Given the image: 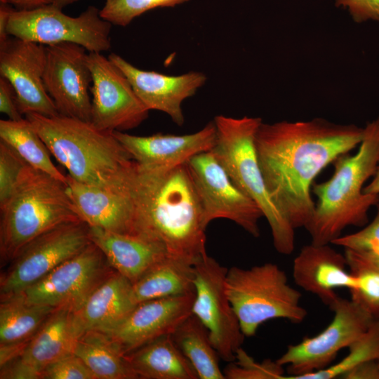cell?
<instances>
[{"instance_id":"14","label":"cell","mask_w":379,"mask_h":379,"mask_svg":"<svg viewBox=\"0 0 379 379\" xmlns=\"http://www.w3.org/2000/svg\"><path fill=\"white\" fill-rule=\"evenodd\" d=\"M87 60L92 75L91 123L108 132L138 127L149 110L124 73L101 53L88 52Z\"/></svg>"},{"instance_id":"15","label":"cell","mask_w":379,"mask_h":379,"mask_svg":"<svg viewBox=\"0 0 379 379\" xmlns=\"http://www.w3.org/2000/svg\"><path fill=\"white\" fill-rule=\"evenodd\" d=\"M45 48L44 84L59 114L91 122L92 75L86 50L71 42Z\"/></svg>"},{"instance_id":"24","label":"cell","mask_w":379,"mask_h":379,"mask_svg":"<svg viewBox=\"0 0 379 379\" xmlns=\"http://www.w3.org/2000/svg\"><path fill=\"white\" fill-rule=\"evenodd\" d=\"M132 283L114 271L88 298L74 314L81 335L89 331L106 332L137 305L132 300Z\"/></svg>"},{"instance_id":"30","label":"cell","mask_w":379,"mask_h":379,"mask_svg":"<svg viewBox=\"0 0 379 379\" xmlns=\"http://www.w3.org/2000/svg\"><path fill=\"white\" fill-rule=\"evenodd\" d=\"M0 138L29 166L67 183L66 175L53 164L48 147L28 119H1Z\"/></svg>"},{"instance_id":"27","label":"cell","mask_w":379,"mask_h":379,"mask_svg":"<svg viewBox=\"0 0 379 379\" xmlns=\"http://www.w3.org/2000/svg\"><path fill=\"white\" fill-rule=\"evenodd\" d=\"M195 292L194 265L170 255L159 261L132 284L135 305Z\"/></svg>"},{"instance_id":"19","label":"cell","mask_w":379,"mask_h":379,"mask_svg":"<svg viewBox=\"0 0 379 379\" xmlns=\"http://www.w3.org/2000/svg\"><path fill=\"white\" fill-rule=\"evenodd\" d=\"M108 58L124 73L136 95L149 110L167 114L178 126L185 122L181 107L182 102L194 95L206 81V75L199 72L166 75L140 69L114 53H110Z\"/></svg>"},{"instance_id":"11","label":"cell","mask_w":379,"mask_h":379,"mask_svg":"<svg viewBox=\"0 0 379 379\" xmlns=\"http://www.w3.org/2000/svg\"><path fill=\"white\" fill-rule=\"evenodd\" d=\"M186 166L201 204L206 228L211 221L224 218L255 237L260 236L261 210L236 186L211 150L194 156Z\"/></svg>"},{"instance_id":"32","label":"cell","mask_w":379,"mask_h":379,"mask_svg":"<svg viewBox=\"0 0 379 379\" xmlns=\"http://www.w3.org/2000/svg\"><path fill=\"white\" fill-rule=\"evenodd\" d=\"M190 0H105L100 16L112 25H128L134 18L159 7H175Z\"/></svg>"},{"instance_id":"10","label":"cell","mask_w":379,"mask_h":379,"mask_svg":"<svg viewBox=\"0 0 379 379\" xmlns=\"http://www.w3.org/2000/svg\"><path fill=\"white\" fill-rule=\"evenodd\" d=\"M91 243L83 220L60 224L28 243L1 276V297L20 293Z\"/></svg>"},{"instance_id":"29","label":"cell","mask_w":379,"mask_h":379,"mask_svg":"<svg viewBox=\"0 0 379 379\" xmlns=\"http://www.w3.org/2000/svg\"><path fill=\"white\" fill-rule=\"evenodd\" d=\"M171 336L196 370L199 379H225L220 368V358L204 324L192 313L173 331Z\"/></svg>"},{"instance_id":"45","label":"cell","mask_w":379,"mask_h":379,"mask_svg":"<svg viewBox=\"0 0 379 379\" xmlns=\"http://www.w3.org/2000/svg\"><path fill=\"white\" fill-rule=\"evenodd\" d=\"M77 1L78 0H51V4L55 7L62 9L64 7Z\"/></svg>"},{"instance_id":"37","label":"cell","mask_w":379,"mask_h":379,"mask_svg":"<svg viewBox=\"0 0 379 379\" xmlns=\"http://www.w3.org/2000/svg\"><path fill=\"white\" fill-rule=\"evenodd\" d=\"M41 379H98L94 373L74 353L49 364Z\"/></svg>"},{"instance_id":"5","label":"cell","mask_w":379,"mask_h":379,"mask_svg":"<svg viewBox=\"0 0 379 379\" xmlns=\"http://www.w3.org/2000/svg\"><path fill=\"white\" fill-rule=\"evenodd\" d=\"M0 211L1 264L11 262L24 246L46 231L81 220L67 184L29 165Z\"/></svg>"},{"instance_id":"12","label":"cell","mask_w":379,"mask_h":379,"mask_svg":"<svg viewBox=\"0 0 379 379\" xmlns=\"http://www.w3.org/2000/svg\"><path fill=\"white\" fill-rule=\"evenodd\" d=\"M115 270L91 243L20 293L28 302L77 311Z\"/></svg>"},{"instance_id":"9","label":"cell","mask_w":379,"mask_h":379,"mask_svg":"<svg viewBox=\"0 0 379 379\" xmlns=\"http://www.w3.org/2000/svg\"><path fill=\"white\" fill-rule=\"evenodd\" d=\"M328 307L334 316L327 327L317 335L289 345L276 360L286 366L288 375L282 379H298L328 367L340 350L349 347L375 319L357 303L339 295Z\"/></svg>"},{"instance_id":"42","label":"cell","mask_w":379,"mask_h":379,"mask_svg":"<svg viewBox=\"0 0 379 379\" xmlns=\"http://www.w3.org/2000/svg\"><path fill=\"white\" fill-rule=\"evenodd\" d=\"M1 3L13 5L18 10H30L51 4V0H0Z\"/></svg>"},{"instance_id":"28","label":"cell","mask_w":379,"mask_h":379,"mask_svg":"<svg viewBox=\"0 0 379 379\" xmlns=\"http://www.w3.org/2000/svg\"><path fill=\"white\" fill-rule=\"evenodd\" d=\"M98 379L138 378L125 355L106 334L98 331L84 333L74 349Z\"/></svg>"},{"instance_id":"16","label":"cell","mask_w":379,"mask_h":379,"mask_svg":"<svg viewBox=\"0 0 379 379\" xmlns=\"http://www.w3.org/2000/svg\"><path fill=\"white\" fill-rule=\"evenodd\" d=\"M46 59L42 44L16 37H9L0 44V74L13 87L22 114H59L44 84Z\"/></svg>"},{"instance_id":"40","label":"cell","mask_w":379,"mask_h":379,"mask_svg":"<svg viewBox=\"0 0 379 379\" xmlns=\"http://www.w3.org/2000/svg\"><path fill=\"white\" fill-rule=\"evenodd\" d=\"M341 378L379 379V366L377 360L362 362L348 370Z\"/></svg>"},{"instance_id":"1","label":"cell","mask_w":379,"mask_h":379,"mask_svg":"<svg viewBox=\"0 0 379 379\" xmlns=\"http://www.w3.org/2000/svg\"><path fill=\"white\" fill-rule=\"evenodd\" d=\"M364 128L324 119L262 123L255 144L260 167L274 203L294 229L306 227L315 208L314 179L329 164L354 149Z\"/></svg>"},{"instance_id":"34","label":"cell","mask_w":379,"mask_h":379,"mask_svg":"<svg viewBox=\"0 0 379 379\" xmlns=\"http://www.w3.org/2000/svg\"><path fill=\"white\" fill-rule=\"evenodd\" d=\"M348 267L357 280V286L350 290L351 300L379 319V271L362 266Z\"/></svg>"},{"instance_id":"46","label":"cell","mask_w":379,"mask_h":379,"mask_svg":"<svg viewBox=\"0 0 379 379\" xmlns=\"http://www.w3.org/2000/svg\"><path fill=\"white\" fill-rule=\"evenodd\" d=\"M377 361H378V366H379V358L377 359Z\"/></svg>"},{"instance_id":"26","label":"cell","mask_w":379,"mask_h":379,"mask_svg":"<svg viewBox=\"0 0 379 379\" xmlns=\"http://www.w3.org/2000/svg\"><path fill=\"white\" fill-rule=\"evenodd\" d=\"M138 378L199 379L171 334L159 337L125 354Z\"/></svg>"},{"instance_id":"8","label":"cell","mask_w":379,"mask_h":379,"mask_svg":"<svg viewBox=\"0 0 379 379\" xmlns=\"http://www.w3.org/2000/svg\"><path fill=\"white\" fill-rule=\"evenodd\" d=\"M94 6L77 17L66 15L52 4L30 10L13 8L7 23L9 36L39 44L71 42L88 52L107 51L111 48L112 25Z\"/></svg>"},{"instance_id":"44","label":"cell","mask_w":379,"mask_h":379,"mask_svg":"<svg viewBox=\"0 0 379 379\" xmlns=\"http://www.w3.org/2000/svg\"><path fill=\"white\" fill-rule=\"evenodd\" d=\"M364 192L366 194H379V164L373 180L369 185L364 188Z\"/></svg>"},{"instance_id":"13","label":"cell","mask_w":379,"mask_h":379,"mask_svg":"<svg viewBox=\"0 0 379 379\" xmlns=\"http://www.w3.org/2000/svg\"><path fill=\"white\" fill-rule=\"evenodd\" d=\"M195 297L192 313L204 324L220 359L232 362L245 335L225 290L228 269L206 254L194 265Z\"/></svg>"},{"instance_id":"21","label":"cell","mask_w":379,"mask_h":379,"mask_svg":"<svg viewBox=\"0 0 379 379\" xmlns=\"http://www.w3.org/2000/svg\"><path fill=\"white\" fill-rule=\"evenodd\" d=\"M66 176L67 192L81 220L89 227L133 234L135 204L131 187L104 188L80 182L68 174Z\"/></svg>"},{"instance_id":"6","label":"cell","mask_w":379,"mask_h":379,"mask_svg":"<svg viewBox=\"0 0 379 379\" xmlns=\"http://www.w3.org/2000/svg\"><path fill=\"white\" fill-rule=\"evenodd\" d=\"M213 121L216 140L211 152L236 186L261 210L270 227L277 251L292 253L295 229L272 199L258 159L255 139L262 119L218 115Z\"/></svg>"},{"instance_id":"22","label":"cell","mask_w":379,"mask_h":379,"mask_svg":"<svg viewBox=\"0 0 379 379\" xmlns=\"http://www.w3.org/2000/svg\"><path fill=\"white\" fill-rule=\"evenodd\" d=\"M344 255L328 244L303 246L293 265L295 283L305 291L317 295L328 306L336 298L335 288L350 290L357 286L354 275L346 271Z\"/></svg>"},{"instance_id":"33","label":"cell","mask_w":379,"mask_h":379,"mask_svg":"<svg viewBox=\"0 0 379 379\" xmlns=\"http://www.w3.org/2000/svg\"><path fill=\"white\" fill-rule=\"evenodd\" d=\"M234 361L226 366L223 374L227 379H282L283 366L276 361L266 359L262 363L256 362L240 347Z\"/></svg>"},{"instance_id":"7","label":"cell","mask_w":379,"mask_h":379,"mask_svg":"<svg viewBox=\"0 0 379 379\" xmlns=\"http://www.w3.org/2000/svg\"><path fill=\"white\" fill-rule=\"evenodd\" d=\"M225 290L245 337L253 336L269 320L280 318L299 324L307 315L300 305V293L274 263L230 268Z\"/></svg>"},{"instance_id":"23","label":"cell","mask_w":379,"mask_h":379,"mask_svg":"<svg viewBox=\"0 0 379 379\" xmlns=\"http://www.w3.org/2000/svg\"><path fill=\"white\" fill-rule=\"evenodd\" d=\"M89 237L103 253L109 265L132 284L169 255L162 245L139 235L89 227Z\"/></svg>"},{"instance_id":"43","label":"cell","mask_w":379,"mask_h":379,"mask_svg":"<svg viewBox=\"0 0 379 379\" xmlns=\"http://www.w3.org/2000/svg\"><path fill=\"white\" fill-rule=\"evenodd\" d=\"M13 8L8 4H0V44L4 43L10 36L6 31L7 23Z\"/></svg>"},{"instance_id":"17","label":"cell","mask_w":379,"mask_h":379,"mask_svg":"<svg viewBox=\"0 0 379 379\" xmlns=\"http://www.w3.org/2000/svg\"><path fill=\"white\" fill-rule=\"evenodd\" d=\"M195 292L138 304L112 329L102 332L124 355L162 335L172 334L192 314Z\"/></svg>"},{"instance_id":"35","label":"cell","mask_w":379,"mask_h":379,"mask_svg":"<svg viewBox=\"0 0 379 379\" xmlns=\"http://www.w3.org/2000/svg\"><path fill=\"white\" fill-rule=\"evenodd\" d=\"M27 166L14 149L0 140V207L11 197Z\"/></svg>"},{"instance_id":"39","label":"cell","mask_w":379,"mask_h":379,"mask_svg":"<svg viewBox=\"0 0 379 379\" xmlns=\"http://www.w3.org/2000/svg\"><path fill=\"white\" fill-rule=\"evenodd\" d=\"M0 111L13 121L22 119L16 100V95L13 87L9 81L3 76H0Z\"/></svg>"},{"instance_id":"18","label":"cell","mask_w":379,"mask_h":379,"mask_svg":"<svg viewBox=\"0 0 379 379\" xmlns=\"http://www.w3.org/2000/svg\"><path fill=\"white\" fill-rule=\"evenodd\" d=\"M73 311L60 308L45 321L21 353L1 366V379H41L51 364L74 353L81 336Z\"/></svg>"},{"instance_id":"36","label":"cell","mask_w":379,"mask_h":379,"mask_svg":"<svg viewBox=\"0 0 379 379\" xmlns=\"http://www.w3.org/2000/svg\"><path fill=\"white\" fill-rule=\"evenodd\" d=\"M373 220L363 230L347 235L340 236L331 244L355 251L379 255V201Z\"/></svg>"},{"instance_id":"31","label":"cell","mask_w":379,"mask_h":379,"mask_svg":"<svg viewBox=\"0 0 379 379\" xmlns=\"http://www.w3.org/2000/svg\"><path fill=\"white\" fill-rule=\"evenodd\" d=\"M349 354L334 365L298 379H332L340 378L350 368L364 361L379 358V319H375L365 333L349 347Z\"/></svg>"},{"instance_id":"38","label":"cell","mask_w":379,"mask_h":379,"mask_svg":"<svg viewBox=\"0 0 379 379\" xmlns=\"http://www.w3.org/2000/svg\"><path fill=\"white\" fill-rule=\"evenodd\" d=\"M335 6L347 8L357 22H379V0H335Z\"/></svg>"},{"instance_id":"41","label":"cell","mask_w":379,"mask_h":379,"mask_svg":"<svg viewBox=\"0 0 379 379\" xmlns=\"http://www.w3.org/2000/svg\"><path fill=\"white\" fill-rule=\"evenodd\" d=\"M345 256L347 267L362 266L379 271V255L345 249Z\"/></svg>"},{"instance_id":"2","label":"cell","mask_w":379,"mask_h":379,"mask_svg":"<svg viewBox=\"0 0 379 379\" xmlns=\"http://www.w3.org/2000/svg\"><path fill=\"white\" fill-rule=\"evenodd\" d=\"M131 192L133 234L162 245L170 256L192 265L207 254L202 209L186 164L163 168L135 162Z\"/></svg>"},{"instance_id":"25","label":"cell","mask_w":379,"mask_h":379,"mask_svg":"<svg viewBox=\"0 0 379 379\" xmlns=\"http://www.w3.org/2000/svg\"><path fill=\"white\" fill-rule=\"evenodd\" d=\"M58 309L28 302L20 293L1 297L0 367L16 358Z\"/></svg>"},{"instance_id":"4","label":"cell","mask_w":379,"mask_h":379,"mask_svg":"<svg viewBox=\"0 0 379 379\" xmlns=\"http://www.w3.org/2000/svg\"><path fill=\"white\" fill-rule=\"evenodd\" d=\"M357 152L341 155L326 182L314 184L317 197L312 218L305 227L314 244H329L348 226L368 222V211L379 201V194L364 192L363 185L375 175L379 164V117L367 124Z\"/></svg>"},{"instance_id":"3","label":"cell","mask_w":379,"mask_h":379,"mask_svg":"<svg viewBox=\"0 0 379 379\" xmlns=\"http://www.w3.org/2000/svg\"><path fill=\"white\" fill-rule=\"evenodd\" d=\"M25 117L72 178L104 188L130 187L135 161L112 132L60 114L46 117L29 113Z\"/></svg>"},{"instance_id":"20","label":"cell","mask_w":379,"mask_h":379,"mask_svg":"<svg viewBox=\"0 0 379 379\" xmlns=\"http://www.w3.org/2000/svg\"><path fill=\"white\" fill-rule=\"evenodd\" d=\"M131 158L140 166L171 168L185 164L194 156L211 151L216 140L214 121L186 135L157 133L148 136L112 132Z\"/></svg>"}]
</instances>
